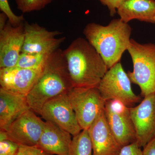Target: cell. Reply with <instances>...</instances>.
Wrapping results in <instances>:
<instances>
[{
	"instance_id": "cell-23",
	"label": "cell",
	"mask_w": 155,
	"mask_h": 155,
	"mask_svg": "<svg viewBox=\"0 0 155 155\" xmlns=\"http://www.w3.org/2000/svg\"><path fill=\"white\" fill-rule=\"evenodd\" d=\"M16 155H52L46 152L37 146L19 145V148Z\"/></svg>"
},
{
	"instance_id": "cell-1",
	"label": "cell",
	"mask_w": 155,
	"mask_h": 155,
	"mask_svg": "<svg viewBox=\"0 0 155 155\" xmlns=\"http://www.w3.org/2000/svg\"><path fill=\"white\" fill-rule=\"evenodd\" d=\"M63 51L58 49L49 56L43 70L26 98L31 110L41 115L45 104L67 93L72 87Z\"/></svg>"
},
{
	"instance_id": "cell-29",
	"label": "cell",
	"mask_w": 155,
	"mask_h": 155,
	"mask_svg": "<svg viewBox=\"0 0 155 155\" xmlns=\"http://www.w3.org/2000/svg\"><path fill=\"white\" fill-rule=\"evenodd\" d=\"M154 24H155V17L154 18Z\"/></svg>"
},
{
	"instance_id": "cell-19",
	"label": "cell",
	"mask_w": 155,
	"mask_h": 155,
	"mask_svg": "<svg viewBox=\"0 0 155 155\" xmlns=\"http://www.w3.org/2000/svg\"><path fill=\"white\" fill-rule=\"evenodd\" d=\"M51 54L21 53L16 66L26 69H37L44 66Z\"/></svg>"
},
{
	"instance_id": "cell-10",
	"label": "cell",
	"mask_w": 155,
	"mask_h": 155,
	"mask_svg": "<svg viewBox=\"0 0 155 155\" xmlns=\"http://www.w3.org/2000/svg\"><path fill=\"white\" fill-rule=\"evenodd\" d=\"M45 122L29 110L11 123L7 130L8 139L19 145H37Z\"/></svg>"
},
{
	"instance_id": "cell-7",
	"label": "cell",
	"mask_w": 155,
	"mask_h": 155,
	"mask_svg": "<svg viewBox=\"0 0 155 155\" xmlns=\"http://www.w3.org/2000/svg\"><path fill=\"white\" fill-rule=\"evenodd\" d=\"M129 108L121 102H106L104 114L111 132L121 147L136 141V134Z\"/></svg>"
},
{
	"instance_id": "cell-11",
	"label": "cell",
	"mask_w": 155,
	"mask_h": 155,
	"mask_svg": "<svg viewBox=\"0 0 155 155\" xmlns=\"http://www.w3.org/2000/svg\"><path fill=\"white\" fill-rule=\"evenodd\" d=\"M24 30L22 53L51 54L59 49L65 40V37L56 38L61 35L60 31L48 30L37 23L25 22Z\"/></svg>"
},
{
	"instance_id": "cell-26",
	"label": "cell",
	"mask_w": 155,
	"mask_h": 155,
	"mask_svg": "<svg viewBox=\"0 0 155 155\" xmlns=\"http://www.w3.org/2000/svg\"><path fill=\"white\" fill-rule=\"evenodd\" d=\"M143 155H155V137L143 147Z\"/></svg>"
},
{
	"instance_id": "cell-22",
	"label": "cell",
	"mask_w": 155,
	"mask_h": 155,
	"mask_svg": "<svg viewBox=\"0 0 155 155\" xmlns=\"http://www.w3.org/2000/svg\"><path fill=\"white\" fill-rule=\"evenodd\" d=\"M19 148V145L6 140L0 141V155H16Z\"/></svg>"
},
{
	"instance_id": "cell-5",
	"label": "cell",
	"mask_w": 155,
	"mask_h": 155,
	"mask_svg": "<svg viewBox=\"0 0 155 155\" xmlns=\"http://www.w3.org/2000/svg\"><path fill=\"white\" fill-rule=\"evenodd\" d=\"M82 130H88L104 111L106 101L97 87H74L67 93Z\"/></svg>"
},
{
	"instance_id": "cell-27",
	"label": "cell",
	"mask_w": 155,
	"mask_h": 155,
	"mask_svg": "<svg viewBox=\"0 0 155 155\" xmlns=\"http://www.w3.org/2000/svg\"><path fill=\"white\" fill-rule=\"evenodd\" d=\"M8 21V18L4 13L0 14V30L2 29L5 26Z\"/></svg>"
},
{
	"instance_id": "cell-13",
	"label": "cell",
	"mask_w": 155,
	"mask_h": 155,
	"mask_svg": "<svg viewBox=\"0 0 155 155\" xmlns=\"http://www.w3.org/2000/svg\"><path fill=\"white\" fill-rule=\"evenodd\" d=\"M44 66L37 69H26L17 66L0 69L1 88L26 96L41 74Z\"/></svg>"
},
{
	"instance_id": "cell-6",
	"label": "cell",
	"mask_w": 155,
	"mask_h": 155,
	"mask_svg": "<svg viewBox=\"0 0 155 155\" xmlns=\"http://www.w3.org/2000/svg\"><path fill=\"white\" fill-rule=\"evenodd\" d=\"M130 78L120 62L108 69L97 88L105 101L117 100L128 107L140 103L141 97L134 92Z\"/></svg>"
},
{
	"instance_id": "cell-4",
	"label": "cell",
	"mask_w": 155,
	"mask_h": 155,
	"mask_svg": "<svg viewBox=\"0 0 155 155\" xmlns=\"http://www.w3.org/2000/svg\"><path fill=\"white\" fill-rule=\"evenodd\" d=\"M127 51L133 65V71L127 72L131 83L138 85L143 97L155 93V44L131 39Z\"/></svg>"
},
{
	"instance_id": "cell-21",
	"label": "cell",
	"mask_w": 155,
	"mask_h": 155,
	"mask_svg": "<svg viewBox=\"0 0 155 155\" xmlns=\"http://www.w3.org/2000/svg\"><path fill=\"white\" fill-rule=\"evenodd\" d=\"M0 10L8 18V21L14 26H17L24 22L22 15L17 16L14 14L10 8L8 0H0Z\"/></svg>"
},
{
	"instance_id": "cell-2",
	"label": "cell",
	"mask_w": 155,
	"mask_h": 155,
	"mask_svg": "<svg viewBox=\"0 0 155 155\" xmlns=\"http://www.w3.org/2000/svg\"><path fill=\"white\" fill-rule=\"evenodd\" d=\"M63 52L73 87H97L108 69L87 40L78 38Z\"/></svg>"
},
{
	"instance_id": "cell-17",
	"label": "cell",
	"mask_w": 155,
	"mask_h": 155,
	"mask_svg": "<svg viewBox=\"0 0 155 155\" xmlns=\"http://www.w3.org/2000/svg\"><path fill=\"white\" fill-rule=\"evenodd\" d=\"M117 13L123 22L133 19L154 23L155 0H124Z\"/></svg>"
},
{
	"instance_id": "cell-28",
	"label": "cell",
	"mask_w": 155,
	"mask_h": 155,
	"mask_svg": "<svg viewBox=\"0 0 155 155\" xmlns=\"http://www.w3.org/2000/svg\"><path fill=\"white\" fill-rule=\"evenodd\" d=\"M8 140V134L7 131L5 130H1L0 131V141Z\"/></svg>"
},
{
	"instance_id": "cell-16",
	"label": "cell",
	"mask_w": 155,
	"mask_h": 155,
	"mask_svg": "<svg viewBox=\"0 0 155 155\" xmlns=\"http://www.w3.org/2000/svg\"><path fill=\"white\" fill-rule=\"evenodd\" d=\"M29 110L26 96L0 88L1 130H7L12 122Z\"/></svg>"
},
{
	"instance_id": "cell-15",
	"label": "cell",
	"mask_w": 155,
	"mask_h": 155,
	"mask_svg": "<svg viewBox=\"0 0 155 155\" xmlns=\"http://www.w3.org/2000/svg\"><path fill=\"white\" fill-rule=\"evenodd\" d=\"M71 136L53 122L45 121L37 146L52 155H69L72 143Z\"/></svg>"
},
{
	"instance_id": "cell-12",
	"label": "cell",
	"mask_w": 155,
	"mask_h": 155,
	"mask_svg": "<svg viewBox=\"0 0 155 155\" xmlns=\"http://www.w3.org/2000/svg\"><path fill=\"white\" fill-rule=\"evenodd\" d=\"M24 22L14 26L9 22L0 30V69L16 66L25 39Z\"/></svg>"
},
{
	"instance_id": "cell-14",
	"label": "cell",
	"mask_w": 155,
	"mask_h": 155,
	"mask_svg": "<svg viewBox=\"0 0 155 155\" xmlns=\"http://www.w3.org/2000/svg\"><path fill=\"white\" fill-rule=\"evenodd\" d=\"M88 130L92 146L93 155H120L122 147L111 132L104 111Z\"/></svg>"
},
{
	"instance_id": "cell-3",
	"label": "cell",
	"mask_w": 155,
	"mask_h": 155,
	"mask_svg": "<svg viewBox=\"0 0 155 155\" xmlns=\"http://www.w3.org/2000/svg\"><path fill=\"white\" fill-rule=\"evenodd\" d=\"M132 28L120 18L104 26L96 23L86 25L83 33L102 58L108 69L120 62L130 44Z\"/></svg>"
},
{
	"instance_id": "cell-9",
	"label": "cell",
	"mask_w": 155,
	"mask_h": 155,
	"mask_svg": "<svg viewBox=\"0 0 155 155\" xmlns=\"http://www.w3.org/2000/svg\"><path fill=\"white\" fill-rule=\"evenodd\" d=\"M136 142L143 147L155 137V93L143 97L139 104L129 108Z\"/></svg>"
},
{
	"instance_id": "cell-20",
	"label": "cell",
	"mask_w": 155,
	"mask_h": 155,
	"mask_svg": "<svg viewBox=\"0 0 155 155\" xmlns=\"http://www.w3.org/2000/svg\"><path fill=\"white\" fill-rule=\"evenodd\" d=\"M17 8L23 13L40 11L52 0H15Z\"/></svg>"
},
{
	"instance_id": "cell-8",
	"label": "cell",
	"mask_w": 155,
	"mask_h": 155,
	"mask_svg": "<svg viewBox=\"0 0 155 155\" xmlns=\"http://www.w3.org/2000/svg\"><path fill=\"white\" fill-rule=\"evenodd\" d=\"M41 115L46 121L53 122L73 136L82 130L67 93L58 96L46 103Z\"/></svg>"
},
{
	"instance_id": "cell-24",
	"label": "cell",
	"mask_w": 155,
	"mask_h": 155,
	"mask_svg": "<svg viewBox=\"0 0 155 155\" xmlns=\"http://www.w3.org/2000/svg\"><path fill=\"white\" fill-rule=\"evenodd\" d=\"M136 142L122 147L120 155H143V150Z\"/></svg>"
},
{
	"instance_id": "cell-25",
	"label": "cell",
	"mask_w": 155,
	"mask_h": 155,
	"mask_svg": "<svg viewBox=\"0 0 155 155\" xmlns=\"http://www.w3.org/2000/svg\"><path fill=\"white\" fill-rule=\"evenodd\" d=\"M104 5L108 8L111 17L117 13V9L124 0H99Z\"/></svg>"
},
{
	"instance_id": "cell-18",
	"label": "cell",
	"mask_w": 155,
	"mask_h": 155,
	"mask_svg": "<svg viewBox=\"0 0 155 155\" xmlns=\"http://www.w3.org/2000/svg\"><path fill=\"white\" fill-rule=\"evenodd\" d=\"M69 155H93L92 146L88 130H82L73 136Z\"/></svg>"
}]
</instances>
